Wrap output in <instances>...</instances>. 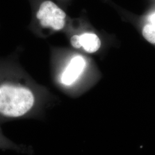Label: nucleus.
Masks as SVG:
<instances>
[{"mask_svg": "<svg viewBox=\"0 0 155 155\" xmlns=\"http://www.w3.org/2000/svg\"><path fill=\"white\" fill-rule=\"evenodd\" d=\"M37 101L36 92L27 85L0 81V120L37 117Z\"/></svg>", "mask_w": 155, "mask_h": 155, "instance_id": "nucleus-1", "label": "nucleus"}, {"mask_svg": "<svg viewBox=\"0 0 155 155\" xmlns=\"http://www.w3.org/2000/svg\"><path fill=\"white\" fill-rule=\"evenodd\" d=\"M36 17L44 27L59 31L64 28L66 15L55 3L50 1L43 2L39 8Z\"/></svg>", "mask_w": 155, "mask_h": 155, "instance_id": "nucleus-2", "label": "nucleus"}, {"mask_svg": "<svg viewBox=\"0 0 155 155\" xmlns=\"http://www.w3.org/2000/svg\"><path fill=\"white\" fill-rule=\"evenodd\" d=\"M86 66V61L82 56L74 57L63 72L61 83L65 86H71L77 81Z\"/></svg>", "mask_w": 155, "mask_h": 155, "instance_id": "nucleus-3", "label": "nucleus"}, {"mask_svg": "<svg viewBox=\"0 0 155 155\" xmlns=\"http://www.w3.org/2000/svg\"><path fill=\"white\" fill-rule=\"evenodd\" d=\"M82 47L89 53H94L100 49L101 42L98 36L94 33H83L80 36Z\"/></svg>", "mask_w": 155, "mask_h": 155, "instance_id": "nucleus-4", "label": "nucleus"}, {"mask_svg": "<svg viewBox=\"0 0 155 155\" xmlns=\"http://www.w3.org/2000/svg\"><path fill=\"white\" fill-rule=\"evenodd\" d=\"M144 38L152 44H155V26L150 24H147L143 29Z\"/></svg>", "mask_w": 155, "mask_h": 155, "instance_id": "nucleus-5", "label": "nucleus"}, {"mask_svg": "<svg viewBox=\"0 0 155 155\" xmlns=\"http://www.w3.org/2000/svg\"><path fill=\"white\" fill-rule=\"evenodd\" d=\"M70 43L72 47L75 48H81L82 47L80 40V36L74 35L70 39Z\"/></svg>", "mask_w": 155, "mask_h": 155, "instance_id": "nucleus-6", "label": "nucleus"}, {"mask_svg": "<svg viewBox=\"0 0 155 155\" xmlns=\"http://www.w3.org/2000/svg\"><path fill=\"white\" fill-rule=\"evenodd\" d=\"M149 21H150V24L155 26V13L153 14L152 15H151L150 16V18H149Z\"/></svg>", "mask_w": 155, "mask_h": 155, "instance_id": "nucleus-7", "label": "nucleus"}]
</instances>
